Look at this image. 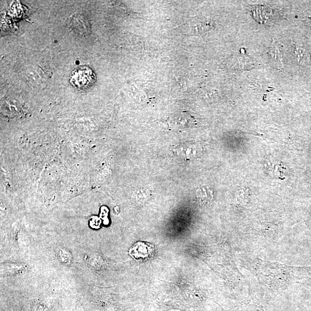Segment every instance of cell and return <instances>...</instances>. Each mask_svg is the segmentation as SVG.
<instances>
[{"instance_id":"obj_1","label":"cell","mask_w":311,"mask_h":311,"mask_svg":"<svg viewBox=\"0 0 311 311\" xmlns=\"http://www.w3.org/2000/svg\"><path fill=\"white\" fill-rule=\"evenodd\" d=\"M259 282L267 290L264 302L287 289L299 281L311 278V267H291L278 262H271L256 258L249 265Z\"/></svg>"},{"instance_id":"obj_2","label":"cell","mask_w":311,"mask_h":311,"mask_svg":"<svg viewBox=\"0 0 311 311\" xmlns=\"http://www.w3.org/2000/svg\"><path fill=\"white\" fill-rule=\"evenodd\" d=\"M95 80V75L88 67H81L75 70L71 75L70 82L77 88H85Z\"/></svg>"},{"instance_id":"obj_3","label":"cell","mask_w":311,"mask_h":311,"mask_svg":"<svg viewBox=\"0 0 311 311\" xmlns=\"http://www.w3.org/2000/svg\"><path fill=\"white\" fill-rule=\"evenodd\" d=\"M272 64L277 69L282 70L284 67L282 48L277 43H273L268 52Z\"/></svg>"},{"instance_id":"obj_4","label":"cell","mask_w":311,"mask_h":311,"mask_svg":"<svg viewBox=\"0 0 311 311\" xmlns=\"http://www.w3.org/2000/svg\"><path fill=\"white\" fill-rule=\"evenodd\" d=\"M152 252L151 246L144 243H138L131 249L130 254L137 260L147 259L151 256Z\"/></svg>"},{"instance_id":"obj_5","label":"cell","mask_w":311,"mask_h":311,"mask_svg":"<svg viewBox=\"0 0 311 311\" xmlns=\"http://www.w3.org/2000/svg\"><path fill=\"white\" fill-rule=\"evenodd\" d=\"M294 54L296 60L299 65L304 66L308 64L310 62V54L309 52L305 48L299 46L298 44H296Z\"/></svg>"},{"instance_id":"obj_6","label":"cell","mask_w":311,"mask_h":311,"mask_svg":"<svg viewBox=\"0 0 311 311\" xmlns=\"http://www.w3.org/2000/svg\"><path fill=\"white\" fill-rule=\"evenodd\" d=\"M234 311H265L264 307L256 303L242 302L239 303Z\"/></svg>"},{"instance_id":"obj_7","label":"cell","mask_w":311,"mask_h":311,"mask_svg":"<svg viewBox=\"0 0 311 311\" xmlns=\"http://www.w3.org/2000/svg\"><path fill=\"white\" fill-rule=\"evenodd\" d=\"M299 284H305V285H307V286H308L311 287V278H310L309 279H306L305 280L304 282L300 283Z\"/></svg>"}]
</instances>
